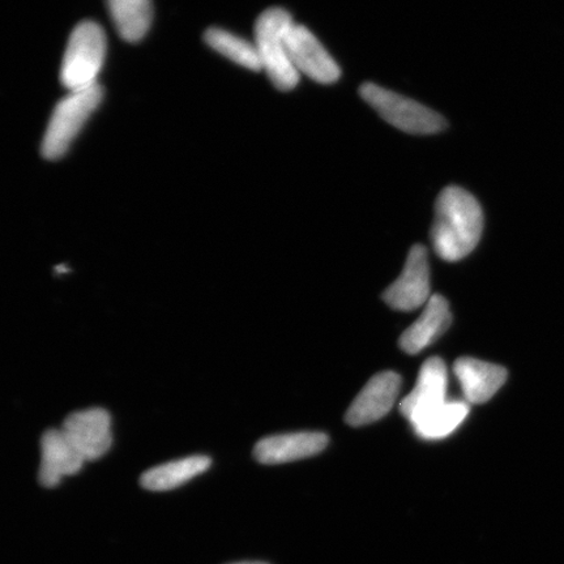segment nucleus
<instances>
[{
    "label": "nucleus",
    "instance_id": "obj_8",
    "mask_svg": "<svg viewBox=\"0 0 564 564\" xmlns=\"http://www.w3.org/2000/svg\"><path fill=\"white\" fill-rule=\"evenodd\" d=\"M430 297V268L426 247L415 245L409 252L401 276L383 293L388 306L399 312H413L426 305Z\"/></svg>",
    "mask_w": 564,
    "mask_h": 564
},
{
    "label": "nucleus",
    "instance_id": "obj_19",
    "mask_svg": "<svg viewBox=\"0 0 564 564\" xmlns=\"http://www.w3.org/2000/svg\"><path fill=\"white\" fill-rule=\"evenodd\" d=\"M230 564H268L264 562H238V563H230Z\"/></svg>",
    "mask_w": 564,
    "mask_h": 564
},
{
    "label": "nucleus",
    "instance_id": "obj_13",
    "mask_svg": "<svg viewBox=\"0 0 564 564\" xmlns=\"http://www.w3.org/2000/svg\"><path fill=\"white\" fill-rule=\"evenodd\" d=\"M454 372L471 404H484L506 383L507 370L502 366L479 361L470 357L458 358Z\"/></svg>",
    "mask_w": 564,
    "mask_h": 564
},
{
    "label": "nucleus",
    "instance_id": "obj_4",
    "mask_svg": "<svg viewBox=\"0 0 564 564\" xmlns=\"http://www.w3.org/2000/svg\"><path fill=\"white\" fill-rule=\"evenodd\" d=\"M101 86L69 91L58 105L55 106L51 122L47 124L41 152L47 160H58L65 156L70 143L80 132L102 101Z\"/></svg>",
    "mask_w": 564,
    "mask_h": 564
},
{
    "label": "nucleus",
    "instance_id": "obj_16",
    "mask_svg": "<svg viewBox=\"0 0 564 564\" xmlns=\"http://www.w3.org/2000/svg\"><path fill=\"white\" fill-rule=\"evenodd\" d=\"M112 23L127 42H139L150 31L153 19L152 0H106Z\"/></svg>",
    "mask_w": 564,
    "mask_h": 564
},
{
    "label": "nucleus",
    "instance_id": "obj_9",
    "mask_svg": "<svg viewBox=\"0 0 564 564\" xmlns=\"http://www.w3.org/2000/svg\"><path fill=\"white\" fill-rule=\"evenodd\" d=\"M401 387V377L393 371L373 376L348 409L345 421L352 427L370 425L390 413Z\"/></svg>",
    "mask_w": 564,
    "mask_h": 564
},
{
    "label": "nucleus",
    "instance_id": "obj_14",
    "mask_svg": "<svg viewBox=\"0 0 564 564\" xmlns=\"http://www.w3.org/2000/svg\"><path fill=\"white\" fill-rule=\"evenodd\" d=\"M451 322H453V315H451L447 300L440 294L433 295L426 303L425 312L422 313L419 321L401 335L400 348L408 355H417L429 345L438 340L449 328Z\"/></svg>",
    "mask_w": 564,
    "mask_h": 564
},
{
    "label": "nucleus",
    "instance_id": "obj_5",
    "mask_svg": "<svg viewBox=\"0 0 564 564\" xmlns=\"http://www.w3.org/2000/svg\"><path fill=\"white\" fill-rule=\"evenodd\" d=\"M359 95L386 122L401 131L414 135H432L447 127L446 119L440 112L377 84H362Z\"/></svg>",
    "mask_w": 564,
    "mask_h": 564
},
{
    "label": "nucleus",
    "instance_id": "obj_12",
    "mask_svg": "<svg viewBox=\"0 0 564 564\" xmlns=\"http://www.w3.org/2000/svg\"><path fill=\"white\" fill-rule=\"evenodd\" d=\"M328 436L323 433H293L267 436L253 447V457L265 465H278L302 460L323 453L328 446Z\"/></svg>",
    "mask_w": 564,
    "mask_h": 564
},
{
    "label": "nucleus",
    "instance_id": "obj_1",
    "mask_svg": "<svg viewBox=\"0 0 564 564\" xmlns=\"http://www.w3.org/2000/svg\"><path fill=\"white\" fill-rule=\"evenodd\" d=\"M484 212L476 197L462 187L443 189L435 203L432 241L446 262L468 257L481 239Z\"/></svg>",
    "mask_w": 564,
    "mask_h": 564
},
{
    "label": "nucleus",
    "instance_id": "obj_15",
    "mask_svg": "<svg viewBox=\"0 0 564 564\" xmlns=\"http://www.w3.org/2000/svg\"><path fill=\"white\" fill-rule=\"evenodd\" d=\"M208 456H189L159 465L140 477L141 488L150 491H169L185 485L189 479L204 474L210 467Z\"/></svg>",
    "mask_w": 564,
    "mask_h": 564
},
{
    "label": "nucleus",
    "instance_id": "obj_3",
    "mask_svg": "<svg viewBox=\"0 0 564 564\" xmlns=\"http://www.w3.org/2000/svg\"><path fill=\"white\" fill-rule=\"evenodd\" d=\"M106 55V35L96 21H83L68 40L61 82L69 91L96 86Z\"/></svg>",
    "mask_w": 564,
    "mask_h": 564
},
{
    "label": "nucleus",
    "instance_id": "obj_6",
    "mask_svg": "<svg viewBox=\"0 0 564 564\" xmlns=\"http://www.w3.org/2000/svg\"><path fill=\"white\" fill-rule=\"evenodd\" d=\"M289 56L297 73L319 84L340 79L341 69L306 26L293 24L286 34Z\"/></svg>",
    "mask_w": 564,
    "mask_h": 564
},
{
    "label": "nucleus",
    "instance_id": "obj_17",
    "mask_svg": "<svg viewBox=\"0 0 564 564\" xmlns=\"http://www.w3.org/2000/svg\"><path fill=\"white\" fill-rule=\"evenodd\" d=\"M469 414V405L464 401H451L434 411L422 415L412 423L414 432L423 440H442L453 434Z\"/></svg>",
    "mask_w": 564,
    "mask_h": 564
},
{
    "label": "nucleus",
    "instance_id": "obj_7",
    "mask_svg": "<svg viewBox=\"0 0 564 564\" xmlns=\"http://www.w3.org/2000/svg\"><path fill=\"white\" fill-rule=\"evenodd\" d=\"M62 430L86 462L98 460L112 444L111 417L102 408L70 413Z\"/></svg>",
    "mask_w": 564,
    "mask_h": 564
},
{
    "label": "nucleus",
    "instance_id": "obj_11",
    "mask_svg": "<svg viewBox=\"0 0 564 564\" xmlns=\"http://www.w3.org/2000/svg\"><path fill=\"white\" fill-rule=\"evenodd\" d=\"M86 460L62 429H48L42 435L39 481L44 488H56L63 477L76 475Z\"/></svg>",
    "mask_w": 564,
    "mask_h": 564
},
{
    "label": "nucleus",
    "instance_id": "obj_10",
    "mask_svg": "<svg viewBox=\"0 0 564 564\" xmlns=\"http://www.w3.org/2000/svg\"><path fill=\"white\" fill-rule=\"evenodd\" d=\"M447 382V368L443 359L440 357L429 358L422 365L414 390L401 401V414L413 423L422 415L446 404Z\"/></svg>",
    "mask_w": 564,
    "mask_h": 564
},
{
    "label": "nucleus",
    "instance_id": "obj_18",
    "mask_svg": "<svg viewBox=\"0 0 564 564\" xmlns=\"http://www.w3.org/2000/svg\"><path fill=\"white\" fill-rule=\"evenodd\" d=\"M204 40L214 51L227 56L228 59L237 63V65L252 70L263 69L253 42L238 37V35L221 30V28H209L204 33Z\"/></svg>",
    "mask_w": 564,
    "mask_h": 564
},
{
    "label": "nucleus",
    "instance_id": "obj_2",
    "mask_svg": "<svg viewBox=\"0 0 564 564\" xmlns=\"http://www.w3.org/2000/svg\"><path fill=\"white\" fill-rule=\"evenodd\" d=\"M294 21L284 9L267 10L256 24V44L262 67L273 86L288 91L297 87L300 74L289 56L286 34Z\"/></svg>",
    "mask_w": 564,
    "mask_h": 564
}]
</instances>
